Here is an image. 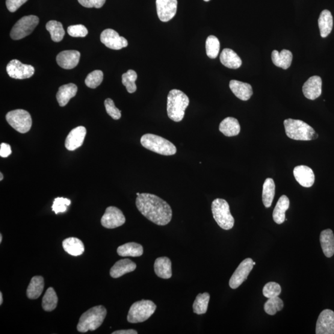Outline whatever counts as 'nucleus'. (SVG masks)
Returning <instances> with one entry per match:
<instances>
[{
	"mask_svg": "<svg viewBox=\"0 0 334 334\" xmlns=\"http://www.w3.org/2000/svg\"><path fill=\"white\" fill-rule=\"evenodd\" d=\"M136 205L145 217L158 226H166L172 218L170 206L156 195L141 193L137 198Z\"/></svg>",
	"mask_w": 334,
	"mask_h": 334,
	"instance_id": "f257e3e1",
	"label": "nucleus"
},
{
	"mask_svg": "<svg viewBox=\"0 0 334 334\" xmlns=\"http://www.w3.org/2000/svg\"><path fill=\"white\" fill-rule=\"evenodd\" d=\"M190 104V99L182 91L173 90L167 97V114L170 119L180 122L185 117V110Z\"/></svg>",
	"mask_w": 334,
	"mask_h": 334,
	"instance_id": "f03ea898",
	"label": "nucleus"
},
{
	"mask_svg": "<svg viewBox=\"0 0 334 334\" xmlns=\"http://www.w3.org/2000/svg\"><path fill=\"white\" fill-rule=\"evenodd\" d=\"M286 136L292 140L311 141L316 140L318 135L315 129L303 121L289 118L283 122Z\"/></svg>",
	"mask_w": 334,
	"mask_h": 334,
	"instance_id": "7ed1b4c3",
	"label": "nucleus"
},
{
	"mask_svg": "<svg viewBox=\"0 0 334 334\" xmlns=\"http://www.w3.org/2000/svg\"><path fill=\"white\" fill-rule=\"evenodd\" d=\"M106 316V309L104 306H94L82 315L77 326V329L82 333L90 330H96L101 326Z\"/></svg>",
	"mask_w": 334,
	"mask_h": 334,
	"instance_id": "20e7f679",
	"label": "nucleus"
},
{
	"mask_svg": "<svg viewBox=\"0 0 334 334\" xmlns=\"http://www.w3.org/2000/svg\"><path fill=\"white\" fill-rule=\"evenodd\" d=\"M145 148L162 155H173L176 153V147L166 139L153 134H146L141 139Z\"/></svg>",
	"mask_w": 334,
	"mask_h": 334,
	"instance_id": "39448f33",
	"label": "nucleus"
},
{
	"mask_svg": "<svg viewBox=\"0 0 334 334\" xmlns=\"http://www.w3.org/2000/svg\"><path fill=\"white\" fill-rule=\"evenodd\" d=\"M212 212L215 221L221 229L228 230L234 226V218L226 200L219 198L215 199L212 203Z\"/></svg>",
	"mask_w": 334,
	"mask_h": 334,
	"instance_id": "423d86ee",
	"label": "nucleus"
},
{
	"mask_svg": "<svg viewBox=\"0 0 334 334\" xmlns=\"http://www.w3.org/2000/svg\"><path fill=\"white\" fill-rule=\"evenodd\" d=\"M156 308V304L152 301L143 300L137 301L130 308L127 319L130 323H143L151 317Z\"/></svg>",
	"mask_w": 334,
	"mask_h": 334,
	"instance_id": "0eeeda50",
	"label": "nucleus"
},
{
	"mask_svg": "<svg viewBox=\"0 0 334 334\" xmlns=\"http://www.w3.org/2000/svg\"><path fill=\"white\" fill-rule=\"evenodd\" d=\"M6 119L12 128L23 134L28 132L31 128L32 121L31 115L22 109L8 112Z\"/></svg>",
	"mask_w": 334,
	"mask_h": 334,
	"instance_id": "6e6552de",
	"label": "nucleus"
},
{
	"mask_svg": "<svg viewBox=\"0 0 334 334\" xmlns=\"http://www.w3.org/2000/svg\"><path fill=\"white\" fill-rule=\"evenodd\" d=\"M39 19L36 16L30 15L22 17L12 28L10 36L12 39L20 40L30 35L36 28Z\"/></svg>",
	"mask_w": 334,
	"mask_h": 334,
	"instance_id": "1a4fd4ad",
	"label": "nucleus"
},
{
	"mask_svg": "<svg viewBox=\"0 0 334 334\" xmlns=\"http://www.w3.org/2000/svg\"><path fill=\"white\" fill-rule=\"evenodd\" d=\"M125 215L121 210L116 207L110 206L106 208L101 218L103 227L108 229L117 228L125 223Z\"/></svg>",
	"mask_w": 334,
	"mask_h": 334,
	"instance_id": "9d476101",
	"label": "nucleus"
},
{
	"mask_svg": "<svg viewBox=\"0 0 334 334\" xmlns=\"http://www.w3.org/2000/svg\"><path fill=\"white\" fill-rule=\"evenodd\" d=\"M252 259L247 258L240 263L233 273L229 281V285L232 289L239 287L247 279L251 271L253 269Z\"/></svg>",
	"mask_w": 334,
	"mask_h": 334,
	"instance_id": "9b49d317",
	"label": "nucleus"
},
{
	"mask_svg": "<svg viewBox=\"0 0 334 334\" xmlns=\"http://www.w3.org/2000/svg\"><path fill=\"white\" fill-rule=\"evenodd\" d=\"M8 75L12 78L25 79L34 75V68L31 65L23 64L17 60H11L7 66Z\"/></svg>",
	"mask_w": 334,
	"mask_h": 334,
	"instance_id": "f8f14e48",
	"label": "nucleus"
},
{
	"mask_svg": "<svg viewBox=\"0 0 334 334\" xmlns=\"http://www.w3.org/2000/svg\"><path fill=\"white\" fill-rule=\"evenodd\" d=\"M100 40L106 47L112 50H121L128 45L125 37L120 36L117 32L112 29H105L102 32Z\"/></svg>",
	"mask_w": 334,
	"mask_h": 334,
	"instance_id": "ddd939ff",
	"label": "nucleus"
},
{
	"mask_svg": "<svg viewBox=\"0 0 334 334\" xmlns=\"http://www.w3.org/2000/svg\"><path fill=\"white\" fill-rule=\"evenodd\" d=\"M177 5V0H156L159 19L164 23L172 19L176 13Z\"/></svg>",
	"mask_w": 334,
	"mask_h": 334,
	"instance_id": "4468645a",
	"label": "nucleus"
},
{
	"mask_svg": "<svg viewBox=\"0 0 334 334\" xmlns=\"http://www.w3.org/2000/svg\"><path fill=\"white\" fill-rule=\"evenodd\" d=\"M316 333H334V312L332 310L325 309L319 315L316 323Z\"/></svg>",
	"mask_w": 334,
	"mask_h": 334,
	"instance_id": "2eb2a0df",
	"label": "nucleus"
},
{
	"mask_svg": "<svg viewBox=\"0 0 334 334\" xmlns=\"http://www.w3.org/2000/svg\"><path fill=\"white\" fill-rule=\"evenodd\" d=\"M294 175L295 180L301 186L310 188L314 185L315 176L311 168L305 165H299L294 168Z\"/></svg>",
	"mask_w": 334,
	"mask_h": 334,
	"instance_id": "dca6fc26",
	"label": "nucleus"
},
{
	"mask_svg": "<svg viewBox=\"0 0 334 334\" xmlns=\"http://www.w3.org/2000/svg\"><path fill=\"white\" fill-rule=\"evenodd\" d=\"M86 132V129L84 126H78L73 129L65 141L66 148L72 151L81 147L83 144Z\"/></svg>",
	"mask_w": 334,
	"mask_h": 334,
	"instance_id": "f3484780",
	"label": "nucleus"
},
{
	"mask_svg": "<svg viewBox=\"0 0 334 334\" xmlns=\"http://www.w3.org/2000/svg\"><path fill=\"white\" fill-rule=\"evenodd\" d=\"M81 54L76 50H66L59 53L57 57V63L62 69H75L78 64Z\"/></svg>",
	"mask_w": 334,
	"mask_h": 334,
	"instance_id": "a211bd4d",
	"label": "nucleus"
},
{
	"mask_svg": "<svg viewBox=\"0 0 334 334\" xmlns=\"http://www.w3.org/2000/svg\"><path fill=\"white\" fill-rule=\"evenodd\" d=\"M304 96L307 99L314 100L322 94V79L320 77L314 76L306 81L303 86Z\"/></svg>",
	"mask_w": 334,
	"mask_h": 334,
	"instance_id": "6ab92c4d",
	"label": "nucleus"
},
{
	"mask_svg": "<svg viewBox=\"0 0 334 334\" xmlns=\"http://www.w3.org/2000/svg\"><path fill=\"white\" fill-rule=\"evenodd\" d=\"M229 86L235 96L243 101L249 100L253 96V88L250 84L232 80L230 82Z\"/></svg>",
	"mask_w": 334,
	"mask_h": 334,
	"instance_id": "aec40b11",
	"label": "nucleus"
},
{
	"mask_svg": "<svg viewBox=\"0 0 334 334\" xmlns=\"http://www.w3.org/2000/svg\"><path fill=\"white\" fill-rule=\"evenodd\" d=\"M137 269V264L129 259H121L117 261L110 271V276L117 279L126 274L131 273Z\"/></svg>",
	"mask_w": 334,
	"mask_h": 334,
	"instance_id": "412c9836",
	"label": "nucleus"
},
{
	"mask_svg": "<svg viewBox=\"0 0 334 334\" xmlns=\"http://www.w3.org/2000/svg\"><path fill=\"white\" fill-rule=\"evenodd\" d=\"M155 273L160 278L168 279L172 276L171 262L167 257H161L155 260L154 263Z\"/></svg>",
	"mask_w": 334,
	"mask_h": 334,
	"instance_id": "4be33fe9",
	"label": "nucleus"
},
{
	"mask_svg": "<svg viewBox=\"0 0 334 334\" xmlns=\"http://www.w3.org/2000/svg\"><path fill=\"white\" fill-rule=\"evenodd\" d=\"M78 87L75 84L70 83L61 85L57 94V99L60 106L68 104L70 100L76 95Z\"/></svg>",
	"mask_w": 334,
	"mask_h": 334,
	"instance_id": "5701e85b",
	"label": "nucleus"
},
{
	"mask_svg": "<svg viewBox=\"0 0 334 334\" xmlns=\"http://www.w3.org/2000/svg\"><path fill=\"white\" fill-rule=\"evenodd\" d=\"M221 64L230 69H238L241 66L242 61L239 56L230 49H225L220 57Z\"/></svg>",
	"mask_w": 334,
	"mask_h": 334,
	"instance_id": "b1692460",
	"label": "nucleus"
},
{
	"mask_svg": "<svg viewBox=\"0 0 334 334\" xmlns=\"http://www.w3.org/2000/svg\"><path fill=\"white\" fill-rule=\"evenodd\" d=\"M240 125L237 119L233 117H227L221 122L219 125L221 132L227 137H235L240 132Z\"/></svg>",
	"mask_w": 334,
	"mask_h": 334,
	"instance_id": "393cba45",
	"label": "nucleus"
},
{
	"mask_svg": "<svg viewBox=\"0 0 334 334\" xmlns=\"http://www.w3.org/2000/svg\"><path fill=\"white\" fill-rule=\"evenodd\" d=\"M320 242L322 250L327 258L334 255V235L332 230L327 229L321 233Z\"/></svg>",
	"mask_w": 334,
	"mask_h": 334,
	"instance_id": "a878e982",
	"label": "nucleus"
},
{
	"mask_svg": "<svg viewBox=\"0 0 334 334\" xmlns=\"http://www.w3.org/2000/svg\"><path fill=\"white\" fill-rule=\"evenodd\" d=\"M292 59V53L288 50H282L280 52L274 50L272 52V60L274 64L283 70L288 69L291 66Z\"/></svg>",
	"mask_w": 334,
	"mask_h": 334,
	"instance_id": "bb28decb",
	"label": "nucleus"
},
{
	"mask_svg": "<svg viewBox=\"0 0 334 334\" xmlns=\"http://www.w3.org/2000/svg\"><path fill=\"white\" fill-rule=\"evenodd\" d=\"M290 206V201L287 196L283 195L279 198L273 212V219L277 224H282L284 222L285 218V212L287 211Z\"/></svg>",
	"mask_w": 334,
	"mask_h": 334,
	"instance_id": "cd10ccee",
	"label": "nucleus"
},
{
	"mask_svg": "<svg viewBox=\"0 0 334 334\" xmlns=\"http://www.w3.org/2000/svg\"><path fill=\"white\" fill-rule=\"evenodd\" d=\"M318 25L322 37H327L330 34L333 28V17L329 10L321 12L318 19Z\"/></svg>",
	"mask_w": 334,
	"mask_h": 334,
	"instance_id": "c85d7f7f",
	"label": "nucleus"
},
{
	"mask_svg": "<svg viewBox=\"0 0 334 334\" xmlns=\"http://www.w3.org/2000/svg\"><path fill=\"white\" fill-rule=\"evenodd\" d=\"M63 247L66 253L74 256L81 255L84 251L83 243L77 238L71 237L65 239L63 241Z\"/></svg>",
	"mask_w": 334,
	"mask_h": 334,
	"instance_id": "c756f323",
	"label": "nucleus"
},
{
	"mask_svg": "<svg viewBox=\"0 0 334 334\" xmlns=\"http://www.w3.org/2000/svg\"><path fill=\"white\" fill-rule=\"evenodd\" d=\"M43 288V278L42 276H34L32 278L31 282L27 289V296L29 299H37L42 294Z\"/></svg>",
	"mask_w": 334,
	"mask_h": 334,
	"instance_id": "7c9ffc66",
	"label": "nucleus"
},
{
	"mask_svg": "<svg viewBox=\"0 0 334 334\" xmlns=\"http://www.w3.org/2000/svg\"><path fill=\"white\" fill-rule=\"evenodd\" d=\"M143 247L135 242L122 245L118 248V255L122 257H140L143 255Z\"/></svg>",
	"mask_w": 334,
	"mask_h": 334,
	"instance_id": "2f4dec72",
	"label": "nucleus"
},
{
	"mask_svg": "<svg viewBox=\"0 0 334 334\" xmlns=\"http://www.w3.org/2000/svg\"><path fill=\"white\" fill-rule=\"evenodd\" d=\"M276 194V185L273 179L268 178L263 185L262 202L266 208H270Z\"/></svg>",
	"mask_w": 334,
	"mask_h": 334,
	"instance_id": "473e14b6",
	"label": "nucleus"
},
{
	"mask_svg": "<svg viewBox=\"0 0 334 334\" xmlns=\"http://www.w3.org/2000/svg\"><path fill=\"white\" fill-rule=\"evenodd\" d=\"M47 30L50 32L51 38L55 42H60L64 36L63 25L57 20H50L46 25Z\"/></svg>",
	"mask_w": 334,
	"mask_h": 334,
	"instance_id": "72a5a7b5",
	"label": "nucleus"
},
{
	"mask_svg": "<svg viewBox=\"0 0 334 334\" xmlns=\"http://www.w3.org/2000/svg\"><path fill=\"white\" fill-rule=\"evenodd\" d=\"M58 297L54 289L50 287L47 289L43 297L42 306L44 311H52L57 307Z\"/></svg>",
	"mask_w": 334,
	"mask_h": 334,
	"instance_id": "f704fd0d",
	"label": "nucleus"
},
{
	"mask_svg": "<svg viewBox=\"0 0 334 334\" xmlns=\"http://www.w3.org/2000/svg\"><path fill=\"white\" fill-rule=\"evenodd\" d=\"M210 295L208 293L199 294L195 300L193 305V311L197 315H203L208 311Z\"/></svg>",
	"mask_w": 334,
	"mask_h": 334,
	"instance_id": "c9c22d12",
	"label": "nucleus"
},
{
	"mask_svg": "<svg viewBox=\"0 0 334 334\" xmlns=\"http://www.w3.org/2000/svg\"><path fill=\"white\" fill-rule=\"evenodd\" d=\"M207 55L212 59L216 58L220 51V42L214 35H210L206 42Z\"/></svg>",
	"mask_w": 334,
	"mask_h": 334,
	"instance_id": "e433bc0d",
	"label": "nucleus"
},
{
	"mask_svg": "<svg viewBox=\"0 0 334 334\" xmlns=\"http://www.w3.org/2000/svg\"><path fill=\"white\" fill-rule=\"evenodd\" d=\"M138 78L137 73L134 70H129L122 75V83L130 94L134 93L137 90L135 82Z\"/></svg>",
	"mask_w": 334,
	"mask_h": 334,
	"instance_id": "4c0bfd02",
	"label": "nucleus"
},
{
	"mask_svg": "<svg viewBox=\"0 0 334 334\" xmlns=\"http://www.w3.org/2000/svg\"><path fill=\"white\" fill-rule=\"evenodd\" d=\"M283 308V301L278 297L269 298L264 304L265 312L269 315H276L277 312L281 311Z\"/></svg>",
	"mask_w": 334,
	"mask_h": 334,
	"instance_id": "58836bf2",
	"label": "nucleus"
},
{
	"mask_svg": "<svg viewBox=\"0 0 334 334\" xmlns=\"http://www.w3.org/2000/svg\"><path fill=\"white\" fill-rule=\"evenodd\" d=\"M103 79V74L102 71L96 70L88 74L85 78V83L87 86L95 88L102 83Z\"/></svg>",
	"mask_w": 334,
	"mask_h": 334,
	"instance_id": "ea45409f",
	"label": "nucleus"
},
{
	"mask_svg": "<svg viewBox=\"0 0 334 334\" xmlns=\"http://www.w3.org/2000/svg\"><path fill=\"white\" fill-rule=\"evenodd\" d=\"M281 286L276 282H269L263 288V295L268 298L279 296L281 294Z\"/></svg>",
	"mask_w": 334,
	"mask_h": 334,
	"instance_id": "a19ab883",
	"label": "nucleus"
},
{
	"mask_svg": "<svg viewBox=\"0 0 334 334\" xmlns=\"http://www.w3.org/2000/svg\"><path fill=\"white\" fill-rule=\"evenodd\" d=\"M71 205V201L67 198L57 197L53 202L52 208V211L55 212L56 214L59 213H63L67 211L68 206Z\"/></svg>",
	"mask_w": 334,
	"mask_h": 334,
	"instance_id": "79ce46f5",
	"label": "nucleus"
},
{
	"mask_svg": "<svg viewBox=\"0 0 334 334\" xmlns=\"http://www.w3.org/2000/svg\"><path fill=\"white\" fill-rule=\"evenodd\" d=\"M107 114L114 120H119L122 117V112L115 105L113 100L106 99L104 102Z\"/></svg>",
	"mask_w": 334,
	"mask_h": 334,
	"instance_id": "37998d69",
	"label": "nucleus"
},
{
	"mask_svg": "<svg viewBox=\"0 0 334 334\" xmlns=\"http://www.w3.org/2000/svg\"><path fill=\"white\" fill-rule=\"evenodd\" d=\"M68 33L73 37H84L88 34V31L83 25H73L69 27Z\"/></svg>",
	"mask_w": 334,
	"mask_h": 334,
	"instance_id": "c03bdc74",
	"label": "nucleus"
},
{
	"mask_svg": "<svg viewBox=\"0 0 334 334\" xmlns=\"http://www.w3.org/2000/svg\"><path fill=\"white\" fill-rule=\"evenodd\" d=\"M78 2L85 8H100L105 4L106 0H78Z\"/></svg>",
	"mask_w": 334,
	"mask_h": 334,
	"instance_id": "a18cd8bd",
	"label": "nucleus"
},
{
	"mask_svg": "<svg viewBox=\"0 0 334 334\" xmlns=\"http://www.w3.org/2000/svg\"><path fill=\"white\" fill-rule=\"evenodd\" d=\"M27 2L28 0H7L6 5L8 10L11 13H14Z\"/></svg>",
	"mask_w": 334,
	"mask_h": 334,
	"instance_id": "49530a36",
	"label": "nucleus"
},
{
	"mask_svg": "<svg viewBox=\"0 0 334 334\" xmlns=\"http://www.w3.org/2000/svg\"><path fill=\"white\" fill-rule=\"evenodd\" d=\"M11 152L10 145L4 143L1 144V146H0V156L2 158H8L9 155H11Z\"/></svg>",
	"mask_w": 334,
	"mask_h": 334,
	"instance_id": "de8ad7c7",
	"label": "nucleus"
},
{
	"mask_svg": "<svg viewBox=\"0 0 334 334\" xmlns=\"http://www.w3.org/2000/svg\"><path fill=\"white\" fill-rule=\"evenodd\" d=\"M113 334H138L137 330L133 329H128V330H120L115 331Z\"/></svg>",
	"mask_w": 334,
	"mask_h": 334,
	"instance_id": "09e8293b",
	"label": "nucleus"
},
{
	"mask_svg": "<svg viewBox=\"0 0 334 334\" xmlns=\"http://www.w3.org/2000/svg\"><path fill=\"white\" fill-rule=\"evenodd\" d=\"M3 301H4V299H3V295L2 293H0V304H2L3 303Z\"/></svg>",
	"mask_w": 334,
	"mask_h": 334,
	"instance_id": "8fccbe9b",
	"label": "nucleus"
},
{
	"mask_svg": "<svg viewBox=\"0 0 334 334\" xmlns=\"http://www.w3.org/2000/svg\"><path fill=\"white\" fill-rule=\"evenodd\" d=\"M3 179H4V175H3L2 173H0V180L2 181Z\"/></svg>",
	"mask_w": 334,
	"mask_h": 334,
	"instance_id": "3c124183",
	"label": "nucleus"
},
{
	"mask_svg": "<svg viewBox=\"0 0 334 334\" xmlns=\"http://www.w3.org/2000/svg\"><path fill=\"white\" fill-rule=\"evenodd\" d=\"M2 239H3V236L1 234L0 235V243H1L2 242Z\"/></svg>",
	"mask_w": 334,
	"mask_h": 334,
	"instance_id": "603ef678",
	"label": "nucleus"
},
{
	"mask_svg": "<svg viewBox=\"0 0 334 334\" xmlns=\"http://www.w3.org/2000/svg\"><path fill=\"white\" fill-rule=\"evenodd\" d=\"M204 1L206 2H209L210 0H204Z\"/></svg>",
	"mask_w": 334,
	"mask_h": 334,
	"instance_id": "864d4df0",
	"label": "nucleus"
},
{
	"mask_svg": "<svg viewBox=\"0 0 334 334\" xmlns=\"http://www.w3.org/2000/svg\"><path fill=\"white\" fill-rule=\"evenodd\" d=\"M253 264H254V265H256V262H253Z\"/></svg>",
	"mask_w": 334,
	"mask_h": 334,
	"instance_id": "5fc2aeb1",
	"label": "nucleus"
},
{
	"mask_svg": "<svg viewBox=\"0 0 334 334\" xmlns=\"http://www.w3.org/2000/svg\"><path fill=\"white\" fill-rule=\"evenodd\" d=\"M137 194V196H139V195H140V193H138Z\"/></svg>",
	"mask_w": 334,
	"mask_h": 334,
	"instance_id": "6e6d98bb",
	"label": "nucleus"
}]
</instances>
